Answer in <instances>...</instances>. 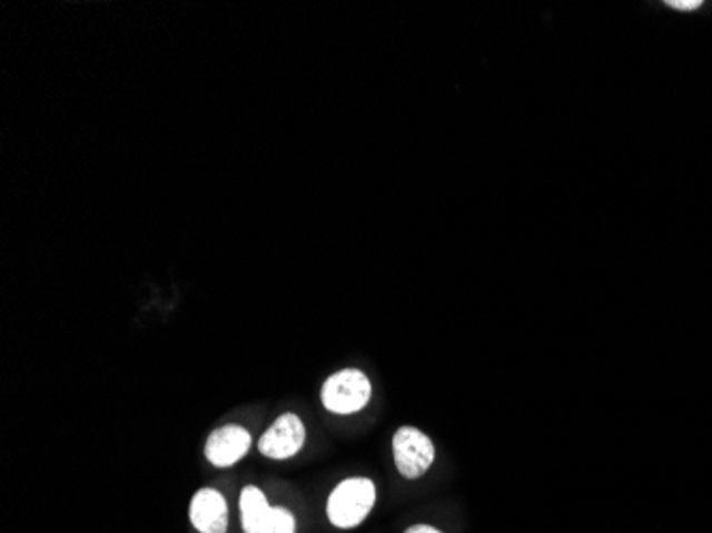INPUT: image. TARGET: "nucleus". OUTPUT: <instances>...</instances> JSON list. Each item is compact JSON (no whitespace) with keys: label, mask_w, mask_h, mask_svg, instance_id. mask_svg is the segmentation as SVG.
<instances>
[{"label":"nucleus","mask_w":712,"mask_h":533,"mask_svg":"<svg viewBox=\"0 0 712 533\" xmlns=\"http://www.w3.org/2000/svg\"><path fill=\"white\" fill-rule=\"evenodd\" d=\"M376 504V484L369 478H348L333 488L327 514L335 527L353 530L360 525Z\"/></svg>","instance_id":"f257e3e1"},{"label":"nucleus","mask_w":712,"mask_h":533,"mask_svg":"<svg viewBox=\"0 0 712 533\" xmlns=\"http://www.w3.org/2000/svg\"><path fill=\"white\" fill-rule=\"evenodd\" d=\"M372 382L360 372V369H342L337 374H333L332 378L323 384V406L327 407L333 414L339 416H348L356 414L363 407L369 404L372 399Z\"/></svg>","instance_id":"f03ea898"},{"label":"nucleus","mask_w":712,"mask_h":533,"mask_svg":"<svg viewBox=\"0 0 712 533\" xmlns=\"http://www.w3.org/2000/svg\"><path fill=\"white\" fill-rule=\"evenodd\" d=\"M393 457L397 472L407 478L416 481L429 472L435 458V446L432 437L414 427H402L393 437Z\"/></svg>","instance_id":"7ed1b4c3"},{"label":"nucleus","mask_w":712,"mask_h":533,"mask_svg":"<svg viewBox=\"0 0 712 533\" xmlns=\"http://www.w3.org/2000/svg\"><path fill=\"white\" fill-rule=\"evenodd\" d=\"M306 444V425L304 421L293 414V412H286L278 416V421L263 433V437L258 440V453L263 457L276 458V461H284V458L295 457Z\"/></svg>","instance_id":"20e7f679"},{"label":"nucleus","mask_w":712,"mask_h":533,"mask_svg":"<svg viewBox=\"0 0 712 533\" xmlns=\"http://www.w3.org/2000/svg\"><path fill=\"white\" fill-rule=\"evenodd\" d=\"M253 435L239 425H225L207 437L205 457L216 467H230L248 455Z\"/></svg>","instance_id":"39448f33"},{"label":"nucleus","mask_w":712,"mask_h":533,"mask_svg":"<svg viewBox=\"0 0 712 533\" xmlns=\"http://www.w3.org/2000/svg\"><path fill=\"white\" fill-rule=\"evenodd\" d=\"M190 523L201 533H227L229 509L216 488H201L190 502Z\"/></svg>","instance_id":"423d86ee"},{"label":"nucleus","mask_w":712,"mask_h":533,"mask_svg":"<svg viewBox=\"0 0 712 533\" xmlns=\"http://www.w3.org/2000/svg\"><path fill=\"white\" fill-rule=\"evenodd\" d=\"M239 509H241V525L246 533H263L265 525L271 516V509L265 493L256 486H246L239 497Z\"/></svg>","instance_id":"0eeeda50"},{"label":"nucleus","mask_w":712,"mask_h":533,"mask_svg":"<svg viewBox=\"0 0 712 533\" xmlns=\"http://www.w3.org/2000/svg\"><path fill=\"white\" fill-rule=\"evenodd\" d=\"M263 533H295V516H293V512L280 509V506H274L271 516H269Z\"/></svg>","instance_id":"6e6552de"},{"label":"nucleus","mask_w":712,"mask_h":533,"mask_svg":"<svg viewBox=\"0 0 712 533\" xmlns=\"http://www.w3.org/2000/svg\"><path fill=\"white\" fill-rule=\"evenodd\" d=\"M665 7L676 11H695L702 7V0H665Z\"/></svg>","instance_id":"1a4fd4ad"},{"label":"nucleus","mask_w":712,"mask_h":533,"mask_svg":"<svg viewBox=\"0 0 712 533\" xmlns=\"http://www.w3.org/2000/svg\"><path fill=\"white\" fill-rule=\"evenodd\" d=\"M406 533H442L439 530H435L432 525H414L409 527Z\"/></svg>","instance_id":"9d476101"}]
</instances>
